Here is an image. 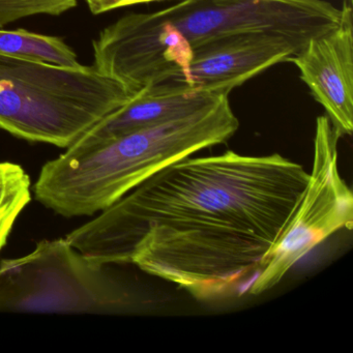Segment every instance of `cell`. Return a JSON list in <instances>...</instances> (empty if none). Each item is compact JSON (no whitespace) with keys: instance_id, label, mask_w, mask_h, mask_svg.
I'll return each instance as SVG.
<instances>
[{"instance_id":"obj_7","label":"cell","mask_w":353,"mask_h":353,"mask_svg":"<svg viewBox=\"0 0 353 353\" xmlns=\"http://www.w3.org/2000/svg\"><path fill=\"white\" fill-rule=\"evenodd\" d=\"M301 50L285 37L245 34L208 41L193 49L187 68L172 82L199 92L228 94L248 80Z\"/></svg>"},{"instance_id":"obj_6","label":"cell","mask_w":353,"mask_h":353,"mask_svg":"<svg viewBox=\"0 0 353 353\" xmlns=\"http://www.w3.org/2000/svg\"><path fill=\"white\" fill-rule=\"evenodd\" d=\"M156 14L192 49L245 34H278L303 49L311 39L334 30L342 12L326 0H181Z\"/></svg>"},{"instance_id":"obj_11","label":"cell","mask_w":353,"mask_h":353,"mask_svg":"<svg viewBox=\"0 0 353 353\" xmlns=\"http://www.w3.org/2000/svg\"><path fill=\"white\" fill-rule=\"evenodd\" d=\"M32 201V179L21 165L0 162V253L14 225Z\"/></svg>"},{"instance_id":"obj_9","label":"cell","mask_w":353,"mask_h":353,"mask_svg":"<svg viewBox=\"0 0 353 353\" xmlns=\"http://www.w3.org/2000/svg\"><path fill=\"white\" fill-rule=\"evenodd\" d=\"M224 94L191 90L177 82L146 86L82 135L75 145H90L131 132L162 125L200 110ZM73 145V144H72Z\"/></svg>"},{"instance_id":"obj_8","label":"cell","mask_w":353,"mask_h":353,"mask_svg":"<svg viewBox=\"0 0 353 353\" xmlns=\"http://www.w3.org/2000/svg\"><path fill=\"white\" fill-rule=\"evenodd\" d=\"M338 26L315 37L288 59L319 103L339 137L353 131V15L344 0Z\"/></svg>"},{"instance_id":"obj_5","label":"cell","mask_w":353,"mask_h":353,"mask_svg":"<svg viewBox=\"0 0 353 353\" xmlns=\"http://www.w3.org/2000/svg\"><path fill=\"white\" fill-rule=\"evenodd\" d=\"M340 140L326 115L316 119L313 168L290 222L268 253L249 295L274 288L289 270L338 231L353 226V195L339 170Z\"/></svg>"},{"instance_id":"obj_10","label":"cell","mask_w":353,"mask_h":353,"mask_svg":"<svg viewBox=\"0 0 353 353\" xmlns=\"http://www.w3.org/2000/svg\"><path fill=\"white\" fill-rule=\"evenodd\" d=\"M0 53L59 67L81 65L75 51L61 37L46 36L26 30L0 28Z\"/></svg>"},{"instance_id":"obj_2","label":"cell","mask_w":353,"mask_h":353,"mask_svg":"<svg viewBox=\"0 0 353 353\" xmlns=\"http://www.w3.org/2000/svg\"><path fill=\"white\" fill-rule=\"evenodd\" d=\"M228 97L162 125L65 148L41 169L37 201L65 218L103 212L161 169L228 141L239 128Z\"/></svg>"},{"instance_id":"obj_13","label":"cell","mask_w":353,"mask_h":353,"mask_svg":"<svg viewBox=\"0 0 353 353\" xmlns=\"http://www.w3.org/2000/svg\"><path fill=\"white\" fill-rule=\"evenodd\" d=\"M154 1H163V0H85L90 13L94 15H101L121 8L140 5V3H154Z\"/></svg>"},{"instance_id":"obj_4","label":"cell","mask_w":353,"mask_h":353,"mask_svg":"<svg viewBox=\"0 0 353 353\" xmlns=\"http://www.w3.org/2000/svg\"><path fill=\"white\" fill-rule=\"evenodd\" d=\"M110 266L82 255L65 239L40 241L28 255L0 263V311H125L132 295Z\"/></svg>"},{"instance_id":"obj_3","label":"cell","mask_w":353,"mask_h":353,"mask_svg":"<svg viewBox=\"0 0 353 353\" xmlns=\"http://www.w3.org/2000/svg\"><path fill=\"white\" fill-rule=\"evenodd\" d=\"M132 94L94 65L59 67L0 53V130L68 148Z\"/></svg>"},{"instance_id":"obj_12","label":"cell","mask_w":353,"mask_h":353,"mask_svg":"<svg viewBox=\"0 0 353 353\" xmlns=\"http://www.w3.org/2000/svg\"><path fill=\"white\" fill-rule=\"evenodd\" d=\"M77 5V0H0V28L32 16H61Z\"/></svg>"},{"instance_id":"obj_1","label":"cell","mask_w":353,"mask_h":353,"mask_svg":"<svg viewBox=\"0 0 353 353\" xmlns=\"http://www.w3.org/2000/svg\"><path fill=\"white\" fill-rule=\"evenodd\" d=\"M309 176L279 154L189 157L65 239L90 259L133 264L198 301L236 299L249 295Z\"/></svg>"}]
</instances>
